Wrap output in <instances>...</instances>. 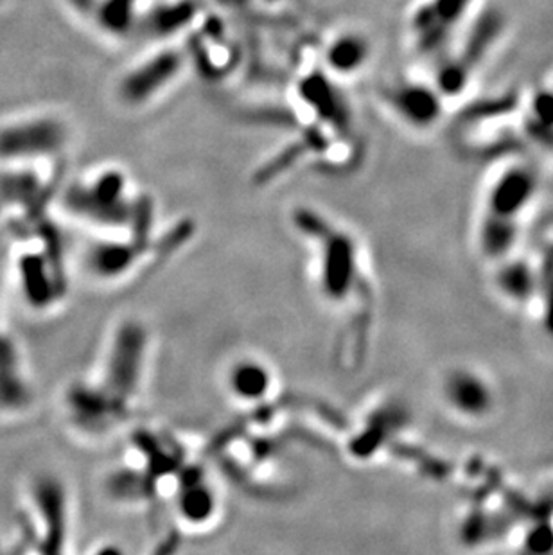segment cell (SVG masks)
<instances>
[{
    "label": "cell",
    "instance_id": "obj_4",
    "mask_svg": "<svg viewBox=\"0 0 553 555\" xmlns=\"http://www.w3.org/2000/svg\"><path fill=\"white\" fill-rule=\"evenodd\" d=\"M142 334L137 327H131L121 334L119 349L115 350L112 363V385L122 392H128L135 385L138 373Z\"/></svg>",
    "mask_w": 553,
    "mask_h": 555
},
{
    "label": "cell",
    "instance_id": "obj_8",
    "mask_svg": "<svg viewBox=\"0 0 553 555\" xmlns=\"http://www.w3.org/2000/svg\"><path fill=\"white\" fill-rule=\"evenodd\" d=\"M234 387L241 396L257 398L268 389V376L257 365H241L234 374Z\"/></svg>",
    "mask_w": 553,
    "mask_h": 555
},
{
    "label": "cell",
    "instance_id": "obj_1",
    "mask_svg": "<svg viewBox=\"0 0 553 555\" xmlns=\"http://www.w3.org/2000/svg\"><path fill=\"white\" fill-rule=\"evenodd\" d=\"M389 103L414 128H432L442 114V92L435 85L399 83L389 90Z\"/></svg>",
    "mask_w": 553,
    "mask_h": 555
},
{
    "label": "cell",
    "instance_id": "obj_6",
    "mask_svg": "<svg viewBox=\"0 0 553 555\" xmlns=\"http://www.w3.org/2000/svg\"><path fill=\"white\" fill-rule=\"evenodd\" d=\"M368 58V46L359 35L339 37L329 47V62L334 69L341 72L357 71Z\"/></svg>",
    "mask_w": 553,
    "mask_h": 555
},
{
    "label": "cell",
    "instance_id": "obj_10",
    "mask_svg": "<svg viewBox=\"0 0 553 555\" xmlns=\"http://www.w3.org/2000/svg\"><path fill=\"white\" fill-rule=\"evenodd\" d=\"M181 509H183V514L191 519H204L209 516L213 509L211 494L205 489L195 487V484H191L186 496H183L181 500Z\"/></svg>",
    "mask_w": 553,
    "mask_h": 555
},
{
    "label": "cell",
    "instance_id": "obj_7",
    "mask_svg": "<svg viewBox=\"0 0 553 555\" xmlns=\"http://www.w3.org/2000/svg\"><path fill=\"white\" fill-rule=\"evenodd\" d=\"M482 243L485 252H489V256H499L503 252H507L510 248V245L514 243V227H512V220L507 218H499L494 216L492 222H489L485 225L483 236H482Z\"/></svg>",
    "mask_w": 553,
    "mask_h": 555
},
{
    "label": "cell",
    "instance_id": "obj_11",
    "mask_svg": "<svg viewBox=\"0 0 553 555\" xmlns=\"http://www.w3.org/2000/svg\"><path fill=\"white\" fill-rule=\"evenodd\" d=\"M546 327L553 331V293L549 295V300L546 304Z\"/></svg>",
    "mask_w": 553,
    "mask_h": 555
},
{
    "label": "cell",
    "instance_id": "obj_2",
    "mask_svg": "<svg viewBox=\"0 0 553 555\" xmlns=\"http://www.w3.org/2000/svg\"><path fill=\"white\" fill-rule=\"evenodd\" d=\"M535 193V178L524 167H512L499 176L490 191V211L494 216L512 220Z\"/></svg>",
    "mask_w": 553,
    "mask_h": 555
},
{
    "label": "cell",
    "instance_id": "obj_5",
    "mask_svg": "<svg viewBox=\"0 0 553 555\" xmlns=\"http://www.w3.org/2000/svg\"><path fill=\"white\" fill-rule=\"evenodd\" d=\"M350 277H352V248L345 238L336 236L329 240L323 286L331 295L339 299L348 288Z\"/></svg>",
    "mask_w": 553,
    "mask_h": 555
},
{
    "label": "cell",
    "instance_id": "obj_9",
    "mask_svg": "<svg viewBox=\"0 0 553 555\" xmlns=\"http://www.w3.org/2000/svg\"><path fill=\"white\" fill-rule=\"evenodd\" d=\"M499 286L512 299H526L533 286V277L524 265H510L499 275Z\"/></svg>",
    "mask_w": 553,
    "mask_h": 555
},
{
    "label": "cell",
    "instance_id": "obj_3",
    "mask_svg": "<svg viewBox=\"0 0 553 555\" xmlns=\"http://www.w3.org/2000/svg\"><path fill=\"white\" fill-rule=\"evenodd\" d=\"M446 396L460 414L473 417L487 414L492 401L489 387L469 373H458L451 376L446 385Z\"/></svg>",
    "mask_w": 553,
    "mask_h": 555
}]
</instances>
